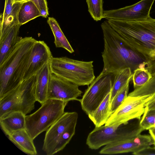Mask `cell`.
Here are the masks:
<instances>
[{"mask_svg": "<svg viewBox=\"0 0 155 155\" xmlns=\"http://www.w3.org/2000/svg\"><path fill=\"white\" fill-rule=\"evenodd\" d=\"M132 71L130 68L121 69L114 74L110 93V103L117 94L132 80Z\"/></svg>", "mask_w": 155, "mask_h": 155, "instance_id": "603a6c76", "label": "cell"}, {"mask_svg": "<svg viewBox=\"0 0 155 155\" xmlns=\"http://www.w3.org/2000/svg\"><path fill=\"white\" fill-rule=\"evenodd\" d=\"M93 62L53 57L49 64L51 73L80 86L89 85L95 78Z\"/></svg>", "mask_w": 155, "mask_h": 155, "instance_id": "277c9868", "label": "cell"}, {"mask_svg": "<svg viewBox=\"0 0 155 155\" xmlns=\"http://www.w3.org/2000/svg\"><path fill=\"white\" fill-rule=\"evenodd\" d=\"M41 16L40 12L31 1L23 2L20 9L18 16V24L21 25L30 21Z\"/></svg>", "mask_w": 155, "mask_h": 155, "instance_id": "7402d4cb", "label": "cell"}, {"mask_svg": "<svg viewBox=\"0 0 155 155\" xmlns=\"http://www.w3.org/2000/svg\"><path fill=\"white\" fill-rule=\"evenodd\" d=\"M110 93L108 94L96 110L92 114L88 115L95 127L105 125L111 115Z\"/></svg>", "mask_w": 155, "mask_h": 155, "instance_id": "ffe728a7", "label": "cell"}, {"mask_svg": "<svg viewBox=\"0 0 155 155\" xmlns=\"http://www.w3.org/2000/svg\"><path fill=\"white\" fill-rule=\"evenodd\" d=\"M148 110H155V101L146 107Z\"/></svg>", "mask_w": 155, "mask_h": 155, "instance_id": "d6a6232c", "label": "cell"}, {"mask_svg": "<svg viewBox=\"0 0 155 155\" xmlns=\"http://www.w3.org/2000/svg\"><path fill=\"white\" fill-rule=\"evenodd\" d=\"M14 0H5L4 11L0 16V22L4 21L12 12Z\"/></svg>", "mask_w": 155, "mask_h": 155, "instance_id": "f546056e", "label": "cell"}, {"mask_svg": "<svg viewBox=\"0 0 155 155\" xmlns=\"http://www.w3.org/2000/svg\"><path fill=\"white\" fill-rule=\"evenodd\" d=\"M79 86L60 77L51 72L49 85L48 99H53L68 102L80 101L78 97L82 92Z\"/></svg>", "mask_w": 155, "mask_h": 155, "instance_id": "8fae6325", "label": "cell"}, {"mask_svg": "<svg viewBox=\"0 0 155 155\" xmlns=\"http://www.w3.org/2000/svg\"><path fill=\"white\" fill-rule=\"evenodd\" d=\"M54 37V43L57 48H63L71 53L74 52L60 26L54 18L49 17L47 21Z\"/></svg>", "mask_w": 155, "mask_h": 155, "instance_id": "44dd1931", "label": "cell"}, {"mask_svg": "<svg viewBox=\"0 0 155 155\" xmlns=\"http://www.w3.org/2000/svg\"><path fill=\"white\" fill-rule=\"evenodd\" d=\"M88 11L93 19L97 21L103 18V0H86Z\"/></svg>", "mask_w": 155, "mask_h": 155, "instance_id": "484cf974", "label": "cell"}, {"mask_svg": "<svg viewBox=\"0 0 155 155\" xmlns=\"http://www.w3.org/2000/svg\"><path fill=\"white\" fill-rule=\"evenodd\" d=\"M8 138L13 143L24 153L31 155L37 154L33 140L25 129L14 132L8 136Z\"/></svg>", "mask_w": 155, "mask_h": 155, "instance_id": "ac0fdd59", "label": "cell"}, {"mask_svg": "<svg viewBox=\"0 0 155 155\" xmlns=\"http://www.w3.org/2000/svg\"><path fill=\"white\" fill-rule=\"evenodd\" d=\"M150 136L153 141V144L155 148V127L151 128L149 130Z\"/></svg>", "mask_w": 155, "mask_h": 155, "instance_id": "1f68e13d", "label": "cell"}, {"mask_svg": "<svg viewBox=\"0 0 155 155\" xmlns=\"http://www.w3.org/2000/svg\"><path fill=\"white\" fill-rule=\"evenodd\" d=\"M152 77L146 68H138L133 71L132 80L134 89L140 87L147 83Z\"/></svg>", "mask_w": 155, "mask_h": 155, "instance_id": "d4e9b609", "label": "cell"}, {"mask_svg": "<svg viewBox=\"0 0 155 155\" xmlns=\"http://www.w3.org/2000/svg\"><path fill=\"white\" fill-rule=\"evenodd\" d=\"M36 74L24 80L19 85V103L20 111L25 115L35 108L37 101L35 93Z\"/></svg>", "mask_w": 155, "mask_h": 155, "instance_id": "5bb4252c", "label": "cell"}, {"mask_svg": "<svg viewBox=\"0 0 155 155\" xmlns=\"http://www.w3.org/2000/svg\"><path fill=\"white\" fill-rule=\"evenodd\" d=\"M68 103L48 99L35 112L25 115V130L33 140L47 130L63 115Z\"/></svg>", "mask_w": 155, "mask_h": 155, "instance_id": "52a82bcc", "label": "cell"}, {"mask_svg": "<svg viewBox=\"0 0 155 155\" xmlns=\"http://www.w3.org/2000/svg\"><path fill=\"white\" fill-rule=\"evenodd\" d=\"M114 77L113 73L99 75L90 84L79 101L87 115L92 114L110 92Z\"/></svg>", "mask_w": 155, "mask_h": 155, "instance_id": "ba28073f", "label": "cell"}, {"mask_svg": "<svg viewBox=\"0 0 155 155\" xmlns=\"http://www.w3.org/2000/svg\"><path fill=\"white\" fill-rule=\"evenodd\" d=\"M32 1L39 9L41 16L46 18L49 15L48 8L46 0H26Z\"/></svg>", "mask_w": 155, "mask_h": 155, "instance_id": "f1b7e54d", "label": "cell"}, {"mask_svg": "<svg viewBox=\"0 0 155 155\" xmlns=\"http://www.w3.org/2000/svg\"><path fill=\"white\" fill-rule=\"evenodd\" d=\"M51 74L49 63H48L36 74V97L37 101L41 105L47 100Z\"/></svg>", "mask_w": 155, "mask_h": 155, "instance_id": "9a60e30c", "label": "cell"}, {"mask_svg": "<svg viewBox=\"0 0 155 155\" xmlns=\"http://www.w3.org/2000/svg\"><path fill=\"white\" fill-rule=\"evenodd\" d=\"M151 73L152 75V77L155 76V69L152 71L151 72Z\"/></svg>", "mask_w": 155, "mask_h": 155, "instance_id": "e575fe53", "label": "cell"}, {"mask_svg": "<svg viewBox=\"0 0 155 155\" xmlns=\"http://www.w3.org/2000/svg\"><path fill=\"white\" fill-rule=\"evenodd\" d=\"M155 0H141L130 6L104 11L103 18L128 21L147 19L150 17V11Z\"/></svg>", "mask_w": 155, "mask_h": 155, "instance_id": "30bf717a", "label": "cell"}, {"mask_svg": "<svg viewBox=\"0 0 155 155\" xmlns=\"http://www.w3.org/2000/svg\"><path fill=\"white\" fill-rule=\"evenodd\" d=\"M153 144L150 136L141 135L131 139L119 141L107 144L99 151L102 154L112 155L132 152L133 154Z\"/></svg>", "mask_w": 155, "mask_h": 155, "instance_id": "7c38bea8", "label": "cell"}, {"mask_svg": "<svg viewBox=\"0 0 155 155\" xmlns=\"http://www.w3.org/2000/svg\"><path fill=\"white\" fill-rule=\"evenodd\" d=\"M52 57L47 44L44 41L36 40L33 46L23 81L35 75Z\"/></svg>", "mask_w": 155, "mask_h": 155, "instance_id": "4fadbf2b", "label": "cell"}, {"mask_svg": "<svg viewBox=\"0 0 155 155\" xmlns=\"http://www.w3.org/2000/svg\"><path fill=\"white\" fill-rule=\"evenodd\" d=\"M154 69H155V68H154V69H153V70L151 71V72L152 71H153V70H154Z\"/></svg>", "mask_w": 155, "mask_h": 155, "instance_id": "d590c367", "label": "cell"}, {"mask_svg": "<svg viewBox=\"0 0 155 155\" xmlns=\"http://www.w3.org/2000/svg\"><path fill=\"white\" fill-rule=\"evenodd\" d=\"M140 123L144 130L155 127V110H148L146 107Z\"/></svg>", "mask_w": 155, "mask_h": 155, "instance_id": "83f0119b", "label": "cell"}, {"mask_svg": "<svg viewBox=\"0 0 155 155\" xmlns=\"http://www.w3.org/2000/svg\"><path fill=\"white\" fill-rule=\"evenodd\" d=\"M21 25L18 24L9 29L0 38V64L22 38L19 36Z\"/></svg>", "mask_w": 155, "mask_h": 155, "instance_id": "e0dca14e", "label": "cell"}, {"mask_svg": "<svg viewBox=\"0 0 155 155\" xmlns=\"http://www.w3.org/2000/svg\"><path fill=\"white\" fill-rule=\"evenodd\" d=\"M148 96L128 95L123 103L110 116L105 125L126 124L131 120H140L146 108Z\"/></svg>", "mask_w": 155, "mask_h": 155, "instance_id": "9c48e42d", "label": "cell"}, {"mask_svg": "<svg viewBox=\"0 0 155 155\" xmlns=\"http://www.w3.org/2000/svg\"><path fill=\"white\" fill-rule=\"evenodd\" d=\"M78 118L76 112H64L46 130L42 150L48 155L62 150L75 134Z\"/></svg>", "mask_w": 155, "mask_h": 155, "instance_id": "8992f818", "label": "cell"}, {"mask_svg": "<svg viewBox=\"0 0 155 155\" xmlns=\"http://www.w3.org/2000/svg\"><path fill=\"white\" fill-rule=\"evenodd\" d=\"M36 41L31 37L22 38L0 64V99L23 81L32 49Z\"/></svg>", "mask_w": 155, "mask_h": 155, "instance_id": "3957f363", "label": "cell"}, {"mask_svg": "<svg viewBox=\"0 0 155 155\" xmlns=\"http://www.w3.org/2000/svg\"><path fill=\"white\" fill-rule=\"evenodd\" d=\"M130 81H129L117 94L111 102L110 112L111 114L117 110L127 97L128 95Z\"/></svg>", "mask_w": 155, "mask_h": 155, "instance_id": "4316f807", "label": "cell"}, {"mask_svg": "<svg viewBox=\"0 0 155 155\" xmlns=\"http://www.w3.org/2000/svg\"><path fill=\"white\" fill-rule=\"evenodd\" d=\"M111 27L125 44L145 60L150 72L155 68V19L137 21L108 19Z\"/></svg>", "mask_w": 155, "mask_h": 155, "instance_id": "6da1fadb", "label": "cell"}, {"mask_svg": "<svg viewBox=\"0 0 155 155\" xmlns=\"http://www.w3.org/2000/svg\"><path fill=\"white\" fill-rule=\"evenodd\" d=\"M133 154L135 155H155V148L149 146Z\"/></svg>", "mask_w": 155, "mask_h": 155, "instance_id": "4dcf8cb0", "label": "cell"}, {"mask_svg": "<svg viewBox=\"0 0 155 155\" xmlns=\"http://www.w3.org/2000/svg\"><path fill=\"white\" fill-rule=\"evenodd\" d=\"M26 1V0H14V3L17 2H23Z\"/></svg>", "mask_w": 155, "mask_h": 155, "instance_id": "836d02e7", "label": "cell"}, {"mask_svg": "<svg viewBox=\"0 0 155 155\" xmlns=\"http://www.w3.org/2000/svg\"><path fill=\"white\" fill-rule=\"evenodd\" d=\"M104 48L102 53L104 67L99 75L115 74L121 69L130 68L132 71L138 68H147L145 60L132 50L109 25L107 20L102 23Z\"/></svg>", "mask_w": 155, "mask_h": 155, "instance_id": "7a4b0ae2", "label": "cell"}, {"mask_svg": "<svg viewBox=\"0 0 155 155\" xmlns=\"http://www.w3.org/2000/svg\"><path fill=\"white\" fill-rule=\"evenodd\" d=\"M19 85L0 99V118L13 112L20 111L18 98Z\"/></svg>", "mask_w": 155, "mask_h": 155, "instance_id": "d6986e66", "label": "cell"}, {"mask_svg": "<svg viewBox=\"0 0 155 155\" xmlns=\"http://www.w3.org/2000/svg\"><path fill=\"white\" fill-rule=\"evenodd\" d=\"M25 116L22 112L18 111L0 118L1 127L5 134L8 136L16 131L25 129Z\"/></svg>", "mask_w": 155, "mask_h": 155, "instance_id": "2e32d148", "label": "cell"}, {"mask_svg": "<svg viewBox=\"0 0 155 155\" xmlns=\"http://www.w3.org/2000/svg\"><path fill=\"white\" fill-rule=\"evenodd\" d=\"M140 120L120 125H104L95 127L88 135L86 144L91 149L97 150L115 142L133 138L144 130L140 124Z\"/></svg>", "mask_w": 155, "mask_h": 155, "instance_id": "5b68a950", "label": "cell"}, {"mask_svg": "<svg viewBox=\"0 0 155 155\" xmlns=\"http://www.w3.org/2000/svg\"><path fill=\"white\" fill-rule=\"evenodd\" d=\"M22 2H17L13 5L12 11L3 21L0 22V38L10 28L18 24V16Z\"/></svg>", "mask_w": 155, "mask_h": 155, "instance_id": "cb8c5ba5", "label": "cell"}]
</instances>
